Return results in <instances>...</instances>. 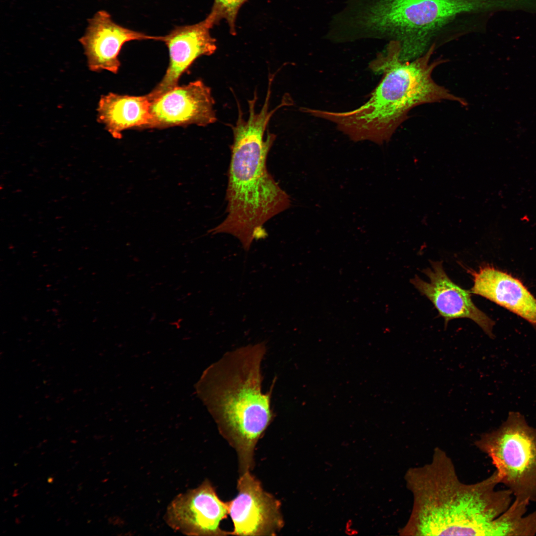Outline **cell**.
Here are the masks:
<instances>
[{"mask_svg":"<svg viewBox=\"0 0 536 536\" xmlns=\"http://www.w3.org/2000/svg\"><path fill=\"white\" fill-rule=\"evenodd\" d=\"M265 342L225 353L204 372L201 396L221 435L237 454L240 474L254 465L256 446L273 421L270 390L262 391L261 365Z\"/></svg>","mask_w":536,"mask_h":536,"instance_id":"cell-5","label":"cell"},{"mask_svg":"<svg viewBox=\"0 0 536 536\" xmlns=\"http://www.w3.org/2000/svg\"><path fill=\"white\" fill-rule=\"evenodd\" d=\"M257 99L248 100L249 117H243L239 104L238 118L231 125L233 142L228 173L226 199V217L209 231L212 234L227 233L237 238L248 251L254 240L265 238L264 225L268 220L288 209L291 201L268 172V153L276 135L267 131L270 118L278 110H269L268 100H265L259 112L255 110Z\"/></svg>","mask_w":536,"mask_h":536,"instance_id":"cell-2","label":"cell"},{"mask_svg":"<svg viewBox=\"0 0 536 536\" xmlns=\"http://www.w3.org/2000/svg\"><path fill=\"white\" fill-rule=\"evenodd\" d=\"M229 514V503L222 501L209 480L176 496L164 515L173 530L188 536H227L220 527Z\"/></svg>","mask_w":536,"mask_h":536,"instance_id":"cell-7","label":"cell"},{"mask_svg":"<svg viewBox=\"0 0 536 536\" xmlns=\"http://www.w3.org/2000/svg\"><path fill=\"white\" fill-rule=\"evenodd\" d=\"M469 272L473 277L471 293L495 303L536 326V299L519 279L490 266Z\"/></svg>","mask_w":536,"mask_h":536,"instance_id":"cell-13","label":"cell"},{"mask_svg":"<svg viewBox=\"0 0 536 536\" xmlns=\"http://www.w3.org/2000/svg\"><path fill=\"white\" fill-rule=\"evenodd\" d=\"M433 45L423 55L410 61L400 58L399 42L390 41L384 52L378 54L369 67L383 77L369 99L349 111L333 112L314 109V117L330 121L354 141H370L382 144L388 142L398 128L408 118L413 108L420 105L451 101L466 105V100L437 83L434 69L446 62L431 61Z\"/></svg>","mask_w":536,"mask_h":536,"instance_id":"cell-3","label":"cell"},{"mask_svg":"<svg viewBox=\"0 0 536 536\" xmlns=\"http://www.w3.org/2000/svg\"><path fill=\"white\" fill-rule=\"evenodd\" d=\"M53 478L52 477H49L48 479V482L49 483H52V482H53Z\"/></svg>","mask_w":536,"mask_h":536,"instance_id":"cell-16","label":"cell"},{"mask_svg":"<svg viewBox=\"0 0 536 536\" xmlns=\"http://www.w3.org/2000/svg\"><path fill=\"white\" fill-rule=\"evenodd\" d=\"M431 268L423 270L429 277L427 282L415 276L411 283L434 305L445 319L447 326L451 320L468 318L476 323L490 338L494 322L479 310L471 298V292L454 283L448 276L442 262H431Z\"/></svg>","mask_w":536,"mask_h":536,"instance_id":"cell-10","label":"cell"},{"mask_svg":"<svg viewBox=\"0 0 536 536\" xmlns=\"http://www.w3.org/2000/svg\"><path fill=\"white\" fill-rule=\"evenodd\" d=\"M212 28L205 19L199 23L178 26L162 36L169 53V64L162 80L146 95L150 102L178 85L181 75L202 56L216 50V40L210 35Z\"/></svg>","mask_w":536,"mask_h":536,"instance_id":"cell-11","label":"cell"},{"mask_svg":"<svg viewBox=\"0 0 536 536\" xmlns=\"http://www.w3.org/2000/svg\"><path fill=\"white\" fill-rule=\"evenodd\" d=\"M475 445L491 459L500 483L515 499L536 502V428L510 412L497 429L481 435Z\"/></svg>","mask_w":536,"mask_h":536,"instance_id":"cell-6","label":"cell"},{"mask_svg":"<svg viewBox=\"0 0 536 536\" xmlns=\"http://www.w3.org/2000/svg\"><path fill=\"white\" fill-rule=\"evenodd\" d=\"M503 0H353L350 23L359 38H385L414 60L433 45L479 32Z\"/></svg>","mask_w":536,"mask_h":536,"instance_id":"cell-4","label":"cell"},{"mask_svg":"<svg viewBox=\"0 0 536 536\" xmlns=\"http://www.w3.org/2000/svg\"><path fill=\"white\" fill-rule=\"evenodd\" d=\"M214 103L210 88L201 80L178 85L151 102L148 129L206 126L217 120Z\"/></svg>","mask_w":536,"mask_h":536,"instance_id":"cell-9","label":"cell"},{"mask_svg":"<svg viewBox=\"0 0 536 536\" xmlns=\"http://www.w3.org/2000/svg\"><path fill=\"white\" fill-rule=\"evenodd\" d=\"M247 0H214L209 14L205 19L212 27L222 19L226 20L230 33L235 35V21L241 6Z\"/></svg>","mask_w":536,"mask_h":536,"instance_id":"cell-15","label":"cell"},{"mask_svg":"<svg viewBox=\"0 0 536 536\" xmlns=\"http://www.w3.org/2000/svg\"><path fill=\"white\" fill-rule=\"evenodd\" d=\"M237 488V495L228 501L231 535H276L284 525L280 502L264 490L250 471L240 474Z\"/></svg>","mask_w":536,"mask_h":536,"instance_id":"cell-8","label":"cell"},{"mask_svg":"<svg viewBox=\"0 0 536 536\" xmlns=\"http://www.w3.org/2000/svg\"><path fill=\"white\" fill-rule=\"evenodd\" d=\"M88 23L79 41L84 49L88 67L92 71L106 70L117 73L121 64L118 56L126 42L161 40V36L148 35L117 24L110 14L103 10L97 12L88 20Z\"/></svg>","mask_w":536,"mask_h":536,"instance_id":"cell-12","label":"cell"},{"mask_svg":"<svg viewBox=\"0 0 536 536\" xmlns=\"http://www.w3.org/2000/svg\"><path fill=\"white\" fill-rule=\"evenodd\" d=\"M404 479L413 503L402 536H495V521L511 504L509 490L495 489L500 483L495 471L465 483L439 448L428 463L408 469Z\"/></svg>","mask_w":536,"mask_h":536,"instance_id":"cell-1","label":"cell"},{"mask_svg":"<svg viewBox=\"0 0 536 536\" xmlns=\"http://www.w3.org/2000/svg\"><path fill=\"white\" fill-rule=\"evenodd\" d=\"M150 105L146 95L109 93L99 100L97 120L114 138H120L122 132L126 130L148 129L151 119Z\"/></svg>","mask_w":536,"mask_h":536,"instance_id":"cell-14","label":"cell"}]
</instances>
